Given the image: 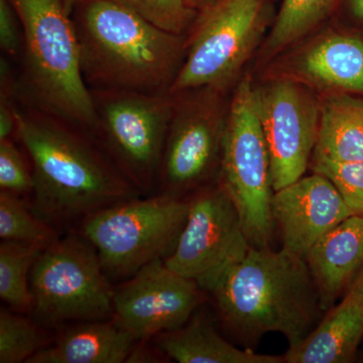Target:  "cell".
Returning <instances> with one entry per match:
<instances>
[{
    "label": "cell",
    "instance_id": "f546056e",
    "mask_svg": "<svg viewBox=\"0 0 363 363\" xmlns=\"http://www.w3.org/2000/svg\"><path fill=\"white\" fill-rule=\"evenodd\" d=\"M189 6L192 7L195 11H200L206 9L210 4H213L216 0H185Z\"/></svg>",
    "mask_w": 363,
    "mask_h": 363
},
{
    "label": "cell",
    "instance_id": "4dcf8cb0",
    "mask_svg": "<svg viewBox=\"0 0 363 363\" xmlns=\"http://www.w3.org/2000/svg\"><path fill=\"white\" fill-rule=\"evenodd\" d=\"M352 13L359 20H363V0H348Z\"/></svg>",
    "mask_w": 363,
    "mask_h": 363
},
{
    "label": "cell",
    "instance_id": "d6986e66",
    "mask_svg": "<svg viewBox=\"0 0 363 363\" xmlns=\"http://www.w3.org/2000/svg\"><path fill=\"white\" fill-rule=\"evenodd\" d=\"M191 319V318H190ZM152 337L155 347L179 363H281L283 357L242 350L222 337L202 316Z\"/></svg>",
    "mask_w": 363,
    "mask_h": 363
},
{
    "label": "cell",
    "instance_id": "30bf717a",
    "mask_svg": "<svg viewBox=\"0 0 363 363\" xmlns=\"http://www.w3.org/2000/svg\"><path fill=\"white\" fill-rule=\"evenodd\" d=\"M224 91L206 87L171 94L173 112L157 178L161 194L182 198L220 169L229 109Z\"/></svg>",
    "mask_w": 363,
    "mask_h": 363
},
{
    "label": "cell",
    "instance_id": "484cf974",
    "mask_svg": "<svg viewBox=\"0 0 363 363\" xmlns=\"http://www.w3.org/2000/svg\"><path fill=\"white\" fill-rule=\"evenodd\" d=\"M312 160L314 173L321 174L331 181L352 215L363 216V162Z\"/></svg>",
    "mask_w": 363,
    "mask_h": 363
},
{
    "label": "cell",
    "instance_id": "ba28073f",
    "mask_svg": "<svg viewBox=\"0 0 363 363\" xmlns=\"http://www.w3.org/2000/svg\"><path fill=\"white\" fill-rule=\"evenodd\" d=\"M269 25L266 0H216L198 13L169 94L226 90L259 45Z\"/></svg>",
    "mask_w": 363,
    "mask_h": 363
},
{
    "label": "cell",
    "instance_id": "44dd1931",
    "mask_svg": "<svg viewBox=\"0 0 363 363\" xmlns=\"http://www.w3.org/2000/svg\"><path fill=\"white\" fill-rule=\"evenodd\" d=\"M338 0H283L262 56L269 59L312 32L331 13Z\"/></svg>",
    "mask_w": 363,
    "mask_h": 363
},
{
    "label": "cell",
    "instance_id": "ac0fdd59",
    "mask_svg": "<svg viewBox=\"0 0 363 363\" xmlns=\"http://www.w3.org/2000/svg\"><path fill=\"white\" fill-rule=\"evenodd\" d=\"M363 338V301L352 290L300 343L289 347L284 362L347 363Z\"/></svg>",
    "mask_w": 363,
    "mask_h": 363
},
{
    "label": "cell",
    "instance_id": "7c38bea8",
    "mask_svg": "<svg viewBox=\"0 0 363 363\" xmlns=\"http://www.w3.org/2000/svg\"><path fill=\"white\" fill-rule=\"evenodd\" d=\"M274 192L302 178L319 130L321 102L310 86L284 76L255 87Z\"/></svg>",
    "mask_w": 363,
    "mask_h": 363
},
{
    "label": "cell",
    "instance_id": "d4e9b609",
    "mask_svg": "<svg viewBox=\"0 0 363 363\" xmlns=\"http://www.w3.org/2000/svg\"><path fill=\"white\" fill-rule=\"evenodd\" d=\"M140 14L167 32L186 35L199 11L185 0H109Z\"/></svg>",
    "mask_w": 363,
    "mask_h": 363
},
{
    "label": "cell",
    "instance_id": "f1b7e54d",
    "mask_svg": "<svg viewBox=\"0 0 363 363\" xmlns=\"http://www.w3.org/2000/svg\"><path fill=\"white\" fill-rule=\"evenodd\" d=\"M350 290H352L353 292L359 296L363 301V267L362 269H360V272H358L357 278L353 281L352 286H351Z\"/></svg>",
    "mask_w": 363,
    "mask_h": 363
},
{
    "label": "cell",
    "instance_id": "8992f818",
    "mask_svg": "<svg viewBox=\"0 0 363 363\" xmlns=\"http://www.w3.org/2000/svg\"><path fill=\"white\" fill-rule=\"evenodd\" d=\"M92 136L140 193L157 186L173 112L169 92L91 89Z\"/></svg>",
    "mask_w": 363,
    "mask_h": 363
},
{
    "label": "cell",
    "instance_id": "2e32d148",
    "mask_svg": "<svg viewBox=\"0 0 363 363\" xmlns=\"http://www.w3.org/2000/svg\"><path fill=\"white\" fill-rule=\"evenodd\" d=\"M322 311L331 309L363 267V216L351 215L315 243L305 257Z\"/></svg>",
    "mask_w": 363,
    "mask_h": 363
},
{
    "label": "cell",
    "instance_id": "e0dca14e",
    "mask_svg": "<svg viewBox=\"0 0 363 363\" xmlns=\"http://www.w3.org/2000/svg\"><path fill=\"white\" fill-rule=\"evenodd\" d=\"M138 342L113 318L78 322L26 363L128 362Z\"/></svg>",
    "mask_w": 363,
    "mask_h": 363
},
{
    "label": "cell",
    "instance_id": "cb8c5ba5",
    "mask_svg": "<svg viewBox=\"0 0 363 363\" xmlns=\"http://www.w3.org/2000/svg\"><path fill=\"white\" fill-rule=\"evenodd\" d=\"M45 335L37 324L18 312L0 310V363L28 362L45 346Z\"/></svg>",
    "mask_w": 363,
    "mask_h": 363
},
{
    "label": "cell",
    "instance_id": "3957f363",
    "mask_svg": "<svg viewBox=\"0 0 363 363\" xmlns=\"http://www.w3.org/2000/svg\"><path fill=\"white\" fill-rule=\"evenodd\" d=\"M211 293L221 321L247 342L279 332L293 347L314 329L322 311L304 257L283 248L250 247Z\"/></svg>",
    "mask_w": 363,
    "mask_h": 363
},
{
    "label": "cell",
    "instance_id": "603a6c76",
    "mask_svg": "<svg viewBox=\"0 0 363 363\" xmlns=\"http://www.w3.org/2000/svg\"><path fill=\"white\" fill-rule=\"evenodd\" d=\"M0 238L47 248L60 236L56 228L40 219L21 196L0 190Z\"/></svg>",
    "mask_w": 363,
    "mask_h": 363
},
{
    "label": "cell",
    "instance_id": "4316f807",
    "mask_svg": "<svg viewBox=\"0 0 363 363\" xmlns=\"http://www.w3.org/2000/svg\"><path fill=\"white\" fill-rule=\"evenodd\" d=\"M32 168L13 138L0 140V189L20 196L32 194Z\"/></svg>",
    "mask_w": 363,
    "mask_h": 363
},
{
    "label": "cell",
    "instance_id": "6da1fadb",
    "mask_svg": "<svg viewBox=\"0 0 363 363\" xmlns=\"http://www.w3.org/2000/svg\"><path fill=\"white\" fill-rule=\"evenodd\" d=\"M16 138L32 168V208L52 226L140 194L87 131L59 117L18 104Z\"/></svg>",
    "mask_w": 363,
    "mask_h": 363
},
{
    "label": "cell",
    "instance_id": "52a82bcc",
    "mask_svg": "<svg viewBox=\"0 0 363 363\" xmlns=\"http://www.w3.org/2000/svg\"><path fill=\"white\" fill-rule=\"evenodd\" d=\"M219 174V184L240 213L250 247H269L274 229L271 159L255 87L247 76L229 104Z\"/></svg>",
    "mask_w": 363,
    "mask_h": 363
},
{
    "label": "cell",
    "instance_id": "4fadbf2b",
    "mask_svg": "<svg viewBox=\"0 0 363 363\" xmlns=\"http://www.w3.org/2000/svg\"><path fill=\"white\" fill-rule=\"evenodd\" d=\"M192 279L154 260L114 289L113 319L138 340L183 326L202 302Z\"/></svg>",
    "mask_w": 363,
    "mask_h": 363
},
{
    "label": "cell",
    "instance_id": "9a60e30c",
    "mask_svg": "<svg viewBox=\"0 0 363 363\" xmlns=\"http://www.w3.org/2000/svg\"><path fill=\"white\" fill-rule=\"evenodd\" d=\"M289 66L290 77L311 88L363 94V40L354 35L324 33L294 55Z\"/></svg>",
    "mask_w": 363,
    "mask_h": 363
},
{
    "label": "cell",
    "instance_id": "5b68a950",
    "mask_svg": "<svg viewBox=\"0 0 363 363\" xmlns=\"http://www.w3.org/2000/svg\"><path fill=\"white\" fill-rule=\"evenodd\" d=\"M189 200L159 194L104 208L79 222L111 281L128 279L173 252L187 219Z\"/></svg>",
    "mask_w": 363,
    "mask_h": 363
},
{
    "label": "cell",
    "instance_id": "9c48e42d",
    "mask_svg": "<svg viewBox=\"0 0 363 363\" xmlns=\"http://www.w3.org/2000/svg\"><path fill=\"white\" fill-rule=\"evenodd\" d=\"M33 313L47 326L113 318L114 288L95 248L80 233L45 248L30 276Z\"/></svg>",
    "mask_w": 363,
    "mask_h": 363
},
{
    "label": "cell",
    "instance_id": "ffe728a7",
    "mask_svg": "<svg viewBox=\"0 0 363 363\" xmlns=\"http://www.w3.org/2000/svg\"><path fill=\"white\" fill-rule=\"evenodd\" d=\"M312 159L363 162V100L347 93L325 98Z\"/></svg>",
    "mask_w": 363,
    "mask_h": 363
},
{
    "label": "cell",
    "instance_id": "7a4b0ae2",
    "mask_svg": "<svg viewBox=\"0 0 363 363\" xmlns=\"http://www.w3.org/2000/svg\"><path fill=\"white\" fill-rule=\"evenodd\" d=\"M71 16L90 90L169 92L185 57L186 35L109 0H80Z\"/></svg>",
    "mask_w": 363,
    "mask_h": 363
},
{
    "label": "cell",
    "instance_id": "7402d4cb",
    "mask_svg": "<svg viewBox=\"0 0 363 363\" xmlns=\"http://www.w3.org/2000/svg\"><path fill=\"white\" fill-rule=\"evenodd\" d=\"M44 250L16 241L0 243V298L14 312L33 311L30 271Z\"/></svg>",
    "mask_w": 363,
    "mask_h": 363
},
{
    "label": "cell",
    "instance_id": "8fae6325",
    "mask_svg": "<svg viewBox=\"0 0 363 363\" xmlns=\"http://www.w3.org/2000/svg\"><path fill=\"white\" fill-rule=\"evenodd\" d=\"M250 248L240 213L223 187L199 189L167 266L211 293Z\"/></svg>",
    "mask_w": 363,
    "mask_h": 363
},
{
    "label": "cell",
    "instance_id": "5bb4252c",
    "mask_svg": "<svg viewBox=\"0 0 363 363\" xmlns=\"http://www.w3.org/2000/svg\"><path fill=\"white\" fill-rule=\"evenodd\" d=\"M272 214L283 250L304 259L320 238L352 215L335 186L318 173L276 191Z\"/></svg>",
    "mask_w": 363,
    "mask_h": 363
},
{
    "label": "cell",
    "instance_id": "1f68e13d",
    "mask_svg": "<svg viewBox=\"0 0 363 363\" xmlns=\"http://www.w3.org/2000/svg\"><path fill=\"white\" fill-rule=\"evenodd\" d=\"M79 1H80V0H64L67 13L72 14L74 9H75L76 4H77Z\"/></svg>",
    "mask_w": 363,
    "mask_h": 363
},
{
    "label": "cell",
    "instance_id": "277c9868",
    "mask_svg": "<svg viewBox=\"0 0 363 363\" xmlns=\"http://www.w3.org/2000/svg\"><path fill=\"white\" fill-rule=\"evenodd\" d=\"M23 33L18 104L92 135L94 106L83 78L75 28L64 0H9Z\"/></svg>",
    "mask_w": 363,
    "mask_h": 363
},
{
    "label": "cell",
    "instance_id": "83f0119b",
    "mask_svg": "<svg viewBox=\"0 0 363 363\" xmlns=\"http://www.w3.org/2000/svg\"><path fill=\"white\" fill-rule=\"evenodd\" d=\"M0 48L4 57L11 61H21L23 50V26L9 0H0Z\"/></svg>",
    "mask_w": 363,
    "mask_h": 363
}]
</instances>
